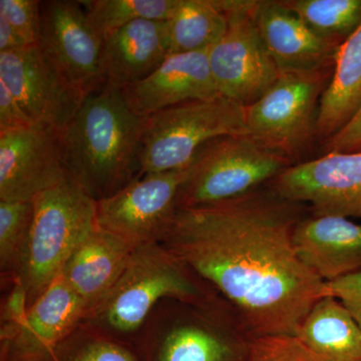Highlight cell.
<instances>
[{"instance_id":"f546056e","label":"cell","mask_w":361,"mask_h":361,"mask_svg":"<svg viewBox=\"0 0 361 361\" xmlns=\"http://www.w3.org/2000/svg\"><path fill=\"white\" fill-rule=\"evenodd\" d=\"M11 283L8 294L1 304V323H0V341L8 338L25 320L30 303L23 282L13 276L4 280Z\"/></svg>"},{"instance_id":"6da1fadb","label":"cell","mask_w":361,"mask_h":361,"mask_svg":"<svg viewBox=\"0 0 361 361\" xmlns=\"http://www.w3.org/2000/svg\"><path fill=\"white\" fill-rule=\"evenodd\" d=\"M304 208L258 189L178 209L161 244L229 303L252 336H295L324 285L294 246Z\"/></svg>"},{"instance_id":"d6a6232c","label":"cell","mask_w":361,"mask_h":361,"mask_svg":"<svg viewBox=\"0 0 361 361\" xmlns=\"http://www.w3.org/2000/svg\"><path fill=\"white\" fill-rule=\"evenodd\" d=\"M324 151L326 153L361 152V109L343 129L325 142Z\"/></svg>"},{"instance_id":"4dcf8cb0","label":"cell","mask_w":361,"mask_h":361,"mask_svg":"<svg viewBox=\"0 0 361 361\" xmlns=\"http://www.w3.org/2000/svg\"><path fill=\"white\" fill-rule=\"evenodd\" d=\"M331 296L344 306L361 329V271L324 282L322 297Z\"/></svg>"},{"instance_id":"484cf974","label":"cell","mask_w":361,"mask_h":361,"mask_svg":"<svg viewBox=\"0 0 361 361\" xmlns=\"http://www.w3.org/2000/svg\"><path fill=\"white\" fill-rule=\"evenodd\" d=\"M52 361H142L137 349L80 323L59 344Z\"/></svg>"},{"instance_id":"83f0119b","label":"cell","mask_w":361,"mask_h":361,"mask_svg":"<svg viewBox=\"0 0 361 361\" xmlns=\"http://www.w3.org/2000/svg\"><path fill=\"white\" fill-rule=\"evenodd\" d=\"M243 361H316L295 336H254Z\"/></svg>"},{"instance_id":"5b68a950","label":"cell","mask_w":361,"mask_h":361,"mask_svg":"<svg viewBox=\"0 0 361 361\" xmlns=\"http://www.w3.org/2000/svg\"><path fill=\"white\" fill-rule=\"evenodd\" d=\"M32 203V229L16 276L25 287L30 307L97 227V201L68 176L37 195Z\"/></svg>"},{"instance_id":"603a6c76","label":"cell","mask_w":361,"mask_h":361,"mask_svg":"<svg viewBox=\"0 0 361 361\" xmlns=\"http://www.w3.org/2000/svg\"><path fill=\"white\" fill-rule=\"evenodd\" d=\"M167 23L170 56L210 49L228 30L227 18L215 0H180Z\"/></svg>"},{"instance_id":"7402d4cb","label":"cell","mask_w":361,"mask_h":361,"mask_svg":"<svg viewBox=\"0 0 361 361\" xmlns=\"http://www.w3.org/2000/svg\"><path fill=\"white\" fill-rule=\"evenodd\" d=\"M295 336L316 361H361V329L338 300L320 298Z\"/></svg>"},{"instance_id":"2e32d148","label":"cell","mask_w":361,"mask_h":361,"mask_svg":"<svg viewBox=\"0 0 361 361\" xmlns=\"http://www.w3.org/2000/svg\"><path fill=\"white\" fill-rule=\"evenodd\" d=\"M252 18L279 73H305L334 68L341 44L322 39L283 1L254 0Z\"/></svg>"},{"instance_id":"44dd1931","label":"cell","mask_w":361,"mask_h":361,"mask_svg":"<svg viewBox=\"0 0 361 361\" xmlns=\"http://www.w3.org/2000/svg\"><path fill=\"white\" fill-rule=\"evenodd\" d=\"M361 109V25L337 49L334 73L318 106L316 140L326 142Z\"/></svg>"},{"instance_id":"8992f818","label":"cell","mask_w":361,"mask_h":361,"mask_svg":"<svg viewBox=\"0 0 361 361\" xmlns=\"http://www.w3.org/2000/svg\"><path fill=\"white\" fill-rule=\"evenodd\" d=\"M293 163L247 134L206 142L188 168L178 209L217 205L250 194Z\"/></svg>"},{"instance_id":"52a82bcc","label":"cell","mask_w":361,"mask_h":361,"mask_svg":"<svg viewBox=\"0 0 361 361\" xmlns=\"http://www.w3.org/2000/svg\"><path fill=\"white\" fill-rule=\"evenodd\" d=\"M145 118L142 176L186 170L206 142L246 134L245 106L223 96L187 102Z\"/></svg>"},{"instance_id":"ffe728a7","label":"cell","mask_w":361,"mask_h":361,"mask_svg":"<svg viewBox=\"0 0 361 361\" xmlns=\"http://www.w3.org/2000/svg\"><path fill=\"white\" fill-rule=\"evenodd\" d=\"M133 250L97 226L71 254L61 274L84 301L87 313L115 285Z\"/></svg>"},{"instance_id":"d4e9b609","label":"cell","mask_w":361,"mask_h":361,"mask_svg":"<svg viewBox=\"0 0 361 361\" xmlns=\"http://www.w3.org/2000/svg\"><path fill=\"white\" fill-rule=\"evenodd\" d=\"M180 0H85L80 1L99 37L111 33L134 21H166L173 16Z\"/></svg>"},{"instance_id":"5bb4252c","label":"cell","mask_w":361,"mask_h":361,"mask_svg":"<svg viewBox=\"0 0 361 361\" xmlns=\"http://www.w3.org/2000/svg\"><path fill=\"white\" fill-rule=\"evenodd\" d=\"M61 132L35 123L0 134V201H32L68 177Z\"/></svg>"},{"instance_id":"f1b7e54d","label":"cell","mask_w":361,"mask_h":361,"mask_svg":"<svg viewBox=\"0 0 361 361\" xmlns=\"http://www.w3.org/2000/svg\"><path fill=\"white\" fill-rule=\"evenodd\" d=\"M40 2L39 0H0V16L11 23L26 47L39 42Z\"/></svg>"},{"instance_id":"4fadbf2b","label":"cell","mask_w":361,"mask_h":361,"mask_svg":"<svg viewBox=\"0 0 361 361\" xmlns=\"http://www.w3.org/2000/svg\"><path fill=\"white\" fill-rule=\"evenodd\" d=\"M0 82L6 85L33 125L63 130L85 99L45 58L37 44L0 52Z\"/></svg>"},{"instance_id":"836d02e7","label":"cell","mask_w":361,"mask_h":361,"mask_svg":"<svg viewBox=\"0 0 361 361\" xmlns=\"http://www.w3.org/2000/svg\"><path fill=\"white\" fill-rule=\"evenodd\" d=\"M26 47L25 42L21 39L18 33L13 26L0 16V52L16 51Z\"/></svg>"},{"instance_id":"8fae6325","label":"cell","mask_w":361,"mask_h":361,"mask_svg":"<svg viewBox=\"0 0 361 361\" xmlns=\"http://www.w3.org/2000/svg\"><path fill=\"white\" fill-rule=\"evenodd\" d=\"M37 47L84 99L106 85L104 39L80 1L40 2Z\"/></svg>"},{"instance_id":"e0dca14e","label":"cell","mask_w":361,"mask_h":361,"mask_svg":"<svg viewBox=\"0 0 361 361\" xmlns=\"http://www.w3.org/2000/svg\"><path fill=\"white\" fill-rule=\"evenodd\" d=\"M208 52L171 54L148 78L122 90L126 103L135 115L148 116L187 102L221 96Z\"/></svg>"},{"instance_id":"ac0fdd59","label":"cell","mask_w":361,"mask_h":361,"mask_svg":"<svg viewBox=\"0 0 361 361\" xmlns=\"http://www.w3.org/2000/svg\"><path fill=\"white\" fill-rule=\"evenodd\" d=\"M293 242L298 257L324 282L361 271V224L349 218L304 217Z\"/></svg>"},{"instance_id":"7c38bea8","label":"cell","mask_w":361,"mask_h":361,"mask_svg":"<svg viewBox=\"0 0 361 361\" xmlns=\"http://www.w3.org/2000/svg\"><path fill=\"white\" fill-rule=\"evenodd\" d=\"M286 200L310 205L313 216L361 219V152H331L292 165L271 180Z\"/></svg>"},{"instance_id":"277c9868","label":"cell","mask_w":361,"mask_h":361,"mask_svg":"<svg viewBox=\"0 0 361 361\" xmlns=\"http://www.w3.org/2000/svg\"><path fill=\"white\" fill-rule=\"evenodd\" d=\"M253 337L219 294L165 299L142 326L137 350L142 361H243Z\"/></svg>"},{"instance_id":"cb8c5ba5","label":"cell","mask_w":361,"mask_h":361,"mask_svg":"<svg viewBox=\"0 0 361 361\" xmlns=\"http://www.w3.org/2000/svg\"><path fill=\"white\" fill-rule=\"evenodd\" d=\"M322 39L342 44L361 25V0L283 1Z\"/></svg>"},{"instance_id":"d6986e66","label":"cell","mask_w":361,"mask_h":361,"mask_svg":"<svg viewBox=\"0 0 361 361\" xmlns=\"http://www.w3.org/2000/svg\"><path fill=\"white\" fill-rule=\"evenodd\" d=\"M170 56L167 20L134 21L104 39L106 85L122 90L149 77Z\"/></svg>"},{"instance_id":"7a4b0ae2","label":"cell","mask_w":361,"mask_h":361,"mask_svg":"<svg viewBox=\"0 0 361 361\" xmlns=\"http://www.w3.org/2000/svg\"><path fill=\"white\" fill-rule=\"evenodd\" d=\"M145 116L135 115L122 90L104 85L84 99L61 132L68 177L94 201L142 177Z\"/></svg>"},{"instance_id":"4316f807","label":"cell","mask_w":361,"mask_h":361,"mask_svg":"<svg viewBox=\"0 0 361 361\" xmlns=\"http://www.w3.org/2000/svg\"><path fill=\"white\" fill-rule=\"evenodd\" d=\"M33 220L32 201H0V269L2 280L16 276Z\"/></svg>"},{"instance_id":"3957f363","label":"cell","mask_w":361,"mask_h":361,"mask_svg":"<svg viewBox=\"0 0 361 361\" xmlns=\"http://www.w3.org/2000/svg\"><path fill=\"white\" fill-rule=\"evenodd\" d=\"M218 294L161 243L135 248L111 290L82 323L137 349V337L165 299L203 300Z\"/></svg>"},{"instance_id":"30bf717a","label":"cell","mask_w":361,"mask_h":361,"mask_svg":"<svg viewBox=\"0 0 361 361\" xmlns=\"http://www.w3.org/2000/svg\"><path fill=\"white\" fill-rule=\"evenodd\" d=\"M187 173L188 169L144 175L97 201V228L133 249L161 243L177 214L178 195Z\"/></svg>"},{"instance_id":"ba28073f","label":"cell","mask_w":361,"mask_h":361,"mask_svg":"<svg viewBox=\"0 0 361 361\" xmlns=\"http://www.w3.org/2000/svg\"><path fill=\"white\" fill-rule=\"evenodd\" d=\"M332 73H280L264 96L246 106V134L294 163L316 139L318 106Z\"/></svg>"},{"instance_id":"1f68e13d","label":"cell","mask_w":361,"mask_h":361,"mask_svg":"<svg viewBox=\"0 0 361 361\" xmlns=\"http://www.w3.org/2000/svg\"><path fill=\"white\" fill-rule=\"evenodd\" d=\"M32 125L6 85L0 82V134Z\"/></svg>"},{"instance_id":"9c48e42d","label":"cell","mask_w":361,"mask_h":361,"mask_svg":"<svg viewBox=\"0 0 361 361\" xmlns=\"http://www.w3.org/2000/svg\"><path fill=\"white\" fill-rule=\"evenodd\" d=\"M228 20L224 37L209 49V63L221 96L243 106L261 99L279 71L252 18L254 0H215Z\"/></svg>"},{"instance_id":"9a60e30c","label":"cell","mask_w":361,"mask_h":361,"mask_svg":"<svg viewBox=\"0 0 361 361\" xmlns=\"http://www.w3.org/2000/svg\"><path fill=\"white\" fill-rule=\"evenodd\" d=\"M87 313L84 301L59 275L30 306L16 331L0 341V361H52L59 344Z\"/></svg>"}]
</instances>
